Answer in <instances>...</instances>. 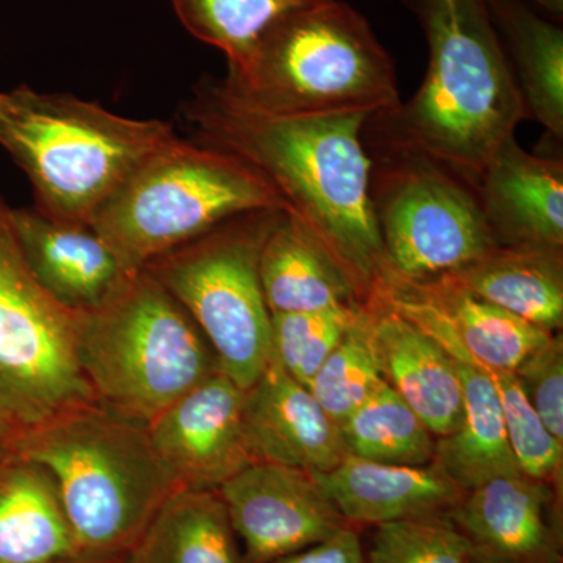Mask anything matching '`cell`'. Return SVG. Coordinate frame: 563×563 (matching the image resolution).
Masks as SVG:
<instances>
[{"mask_svg":"<svg viewBox=\"0 0 563 563\" xmlns=\"http://www.w3.org/2000/svg\"><path fill=\"white\" fill-rule=\"evenodd\" d=\"M199 141L250 165L354 285L361 301L384 272L372 201L368 117H276L246 109L203 80L187 107Z\"/></svg>","mask_w":563,"mask_h":563,"instance_id":"obj_1","label":"cell"},{"mask_svg":"<svg viewBox=\"0 0 563 563\" xmlns=\"http://www.w3.org/2000/svg\"><path fill=\"white\" fill-rule=\"evenodd\" d=\"M399 2L424 32L428 70L409 102L366 121L373 147L418 152L476 191L493 154L528 120L487 2Z\"/></svg>","mask_w":563,"mask_h":563,"instance_id":"obj_2","label":"cell"},{"mask_svg":"<svg viewBox=\"0 0 563 563\" xmlns=\"http://www.w3.org/2000/svg\"><path fill=\"white\" fill-rule=\"evenodd\" d=\"M13 448L49 472L80 554L131 553L179 490L152 446L146 422L99 402L18 435Z\"/></svg>","mask_w":563,"mask_h":563,"instance_id":"obj_3","label":"cell"},{"mask_svg":"<svg viewBox=\"0 0 563 563\" xmlns=\"http://www.w3.org/2000/svg\"><path fill=\"white\" fill-rule=\"evenodd\" d=\"M218 85L240 106L276 117L374 118L401 103L390 55L365 16L342 0L276 22Z\"/></svg>","mask_w":563,"mask_h":563,"instance_id":"obj_4","label":"cell"},{"mask_svg":"<svg viewBox=\"0 0 563 563\" xmlns=\"http://www.w3.org/2000/svg\"><path fill=\"white\" fill-rule=\"evenodd\" d=\"M173 125L133 120L29 85L0 91V146L31 180L35 209L68 224L96 213L136 168L176 139Z\"/></svg>","mask_w":563,"mask_h":563,"instance_id":"obj_5","label":"cell"},{"mask_svg":"<svg viewBox=\"0 0 563 563\" xmlns=\"http://www.w3.org/2000/svg\"><path fill=\"white\" fill-rule=\"evenodd\" d=\"M76 355L99 404L146 424L220 372L201 329L146 269L77 312Z\"/></svg>","mask_w":563,"mask_h":563,"instance_id":"obj_6","label":"cell"},{"mask_svg":"<svg viewBox=\"0 0 563 563\" xmlns=\"http://www.w3.org/2000/svg\"><path fill=\"white\" fill-rule=\"evenodd\" d=\"M285 203L235 155L176 136L151 154L96 213L90 228L129 274L222 222Z\"/></svg>","mask_w":563,"mask_h":563,"instance_id":"obj_7","label":"cell"},{"mask_svg":"<svg viewBox=\"0 0 563 563\" xmlns=\"http://www.w3.org/2000/svg\"><path fill=\"white\" fill-rule=\"evenodd\" d=\"M282 213L239 214L143 268L187 310L217 355L220 372L243 391L272 361V313L258 261Z\"/></svg>","mask_w":563,"mask_h":563,"instance_id":"obj_8","label":"cell"},{"mask_svg":"<svg viewBox=\"0 0 563 563\" xmlns=\"http://www.w3.org/2000/svg\"><path fill=\"white\" fill-rule=\"evenodd\" d=\"M76 317L33 277L0 192V431L11 440L98 402L77 362Z\"/></svg>","mask_w":563,"mask_h":563,"instance_id":"obj_9","label":"cell"},{"mask_svg":"<svg viewBox=\"0 0 563 563\" xmlns=\"http://www.w3.org/2000/svg\"><path fill=\"white\" fill-rule=\"evenodd\" d=\"M372 201L384 272L402 280L453 274L496 246L476 191L410 151L374 150ZM380 279V277H379Z\"/></svg>","mask_w":563,"mask_h":563,"instance_id":"obj_10","label":"cell"},{"mask_svg":"<svg viewBox=\"0 0 563 563\" xmlns=\"http://www.w3.org/2000/svg\"><path fill=\"white\" fill-rule=\"evenodd\" d=\"M244 563H269L324 542L346 526L312 474L254 462L218 488Z\"/></svg>","mask_w":563,"mask_h":563,"instance_id":"obj_11","label":"cell"},{"mask_svg":"<svg viewBox=\"0 0 563 563\" xmlns=\"http://www.w3.org/2000/svg\"><path fill=\"white\" fill-rule=\"evenodd\" d=\"M147 432L179 488L218 490L257 462L244 429V391L221 372L163 410Z\"/></svg>","mask_w":563,"mask_h":563,"instance_id":"obj_12","label":"cell"},{"mask_svg":"<svg viewBox=\"0 0 563 563\" xmlns=\"http://www.w3.org/2000/svg\"><path fill=\"white\" fill-rule=\"evenodd\" d=\"M477 558L493 563H562L561 526L550 484L523 473L466 492L450 514Z\"/></svg>","mask_w":563,"mask_h":563,"instance_id":"obj_13","label":"cell"},{"mask_svg":"<svg viewBox=\"0 0 563 563\" xmlns=\"http://www.w3.org/2000/svg\"><path fill=\"white\" fill-rule=\"evenodd\" d=\"M244 429L257 462L322 473L347 455L340 426L273 357L244 391Z\"/></svg>","mask_w":563,"mask_h":563,"instance_id":"obj_14","label":"cell"},{"mask_svg":"<svg viewBox=\"0 0 563 563\" xmlns=\"http://www.w3.org/2000/svg\"><path fill=\"white\" fill-rule=\"evenodd\" d=\"M499 246H563V163L529 154L515 136L493 154L476 185Z\"/></svg>","mask_w":563,"mask_h":563,"instance_id":"obj_15","label":"cell"},{"mask_svg":"<svg viewBox=\"0 0 563 563\" xmlns=\"http://www.w3.org/2000/svg\"><path fill=\"white\" fill-rule=\"evenodd\" d=\"M13 224L33 277L70 312L101 306L129 276L90 225L51 220L35 207L13 209Z\"/></svg>","mask_w":563,"mask_h":563,"instance_id":"obj_16","label":"cell"},{"mask_svg":"<svg viewBox=\"0 0 563 563\" xmlns=\"http://www.w3.org/2000/svg\"><path fill=\"white\" fill-rule=\"evenodd\" d=\"M366 307L385 380L437 439L451 435L463 417L462 385L453 357L376 296L366 299Z\"/></svg>","mask_w":563,"mask_h":563,"instance_id":"obj_17","label":"cell"},{"mask_svg":"<svg viewBox=\"0 0 563 563\" xmlns=\"http://www.w3.org/2000/svg\"><path fill=\"white\" fill-rule=\"evenodd\" d=\"M310 474L351 526L451 514L466 493L435 462L387 465L346 455L335 468Z\"/></svg>","mask_w":563,"mask_h":563,"instance_id":"obj_18","label":"cell"},{"mask_svg":"<svg viewBox=\"0 0 563 563\" xmlns=\"http://www.w3.org/2000/svg\"><path fill=\"white\" fill-rule=\"evenodd\" d=\"M432 339L453 357L463 398L461 426L451 435L437 440V465L465 492L495 477L521 473L507 439L498 393L487 369L454 340Z\"/></svg>","mask_w":563,"mask_h":563,"instance_id":"obj_19","label":"cell"},{"mask_svg":"<svg viewBox=\"0 0 563 563\" xmlns=\"http://www.w3.org/2000/svg\"><path fill=\"white\" fill-rule=\"evenodd\" d=\"M450 276L477 298L537 328L553 333L562 328V247L496 244Z\"/></svg>","mask_w":563,"mask_h":563,"instance_id":"obj_20","label":"cell"},{"mask_svg":"<svg viewBox=\"0 0 563 563\" xmlns=\"http://www.w3.org/2000/svg\"><path fill=\"white\" fill-rule=\"evenodd\" d=\"M80 554L49 472L14 454L0 465V563H54Z\"/></svg>","mask_w":563,"mask_h":563,"instance_id":"obj_21","label":"cell"},{"mask_svg":"<svg viewBox=\"0 0 563 563\" xmlns=\"http://www.w3.org/2000/svg\"><path fill=\"white\" fill-rule=\"evenodd\" d=\"M269 313H313L361 303L354 285L298 221L282 213L258 261Z\"/></svg>","mask_w":563,"mask_h":563,"instance_id":"obj_22","label":"cell"},{"mask_svg":"<svg viewBox=\"0 0 563 563\" xmlns=\"http://www.w3.org/2000/svg\"><path fill=\"white\" fill-rule=\"evenodd\" d=\"M512 68L526 118L563 136V31L525 0H485Z\"/></svg>","mask_w":563,"mask_h":563,"instance_id":"obj_23","label":"cell"},{"mask_svg":"<svg viewBox=\"0 0 563 563\" xmlns=\"http://www.w3.org/2000/svg\"><path fill=\"white\" fill-rule=\"evenodd\" d=\"M129 563H244L218 490L179 488L128 554Z\"/></svg>","mask_w":563,"mask_h":563,"instance_id":"obj_24","label":"cell"},{"mask_svg":"<svg viewBox=\"0 0 563 563\" xmlns=\"http://www.w3.org/2000/svg\"><path fill=\"white\" fill-rule=\"evenodd\" d=\"M340 431L346 454L363 461L402 466L435 462V435L387 380Z\"/></svg>","mask_w":563,"mask_h":563,"instance_id":"obj_25","label":"cell"},{"mask_svg":"<svg viewBox=\"0 0 563 563\" xmlns=\"http://www.w3.org/2000/svg\"><path fill=\"white\" fill-rule=\"evenodd\" d=\"M321 2L325 0H172L181 25L220 49L228 70L240 68L276 22Z\"/></svg>","mask_w":563,"mask_h":563,"instance_id":"obj_26","label":"cell"},{"mask_svg":"<svg viewBox=\"0 0 563 563\" xmlns=\"http://www.w3.org/2000/svg\"><path fill=\"white\" fill-rule=\"evenodd\" d=\"M384 383L369 328V310L363 302L361 313L307 388L324 412L340 426L363 402L368 401Z\"/></svg>","mask_w":563,"mask_h":563,"instance_id":"obj_27","label":"cell"},{"mask_svg":"<svg viewBox=\"0 0 563 563\" xmlns=\"http://www.w3.org/2000/svg\"><path fill=\"white\" fill-rule=\"evenodd\" d=\"M363 302L313 313L272 314V357L296 383L310 384L342 342Z\"/></svg>","mask_w":563,"mask_h":563,"instance_id":"obj_28","label":"cell"},{"mask_svg":"<svg viewBox=\"0 0 563 563\" xmlns=\"http://www.w3.org/2000/svg\"><path fill=\"white\" fill-rule=\"evenodd\" d=\"M473 543L450 514L376 526L365 563H472Z\"/></svg>","mask_w":563,"mask_h":563,"instance_id":"obj_29","label":"cell"},{"mask_svg":"<svg viewBox=\"0 0 563 563\" xmlns=\"http://www.w3.org/2000/svg\"><path fill=\"white\" fill-rule=\"evenodd\" d=\"M485 369L498 393L507 439L518 468L532 479L558 484L562 474L563 443L540 420L514 372L487 366Z\"/></svg>","mask_w":563,"mask_h":563,"instance_id":"obj_30","label":"cell"},{"mask_svg":"<svg viewBox=\"0 0 563 563\" xmlns=\"http://www.w3.org/2000/svg\"><path fill=\"white\" fill-rule=\"evenodd\" d=\"M526 398L540 420L563 443V344L551 336L515 369Z\"/></svg>","mask_w":563,"mask_h":563,"instance_id":"obj_31","label":"cell"},{"mask_svg":"<svg viewBox=\"0 0 563 563\" xmlns=\"http://www.w3.org/2000/svg\"><path fill=\"white\" fill-rule=\"evenodd\" d=\"M269 563H365V553L357 531L346 526L324 542Z\"/></svg>","mask_w":563,"mask_h":563,"instance_id":"obj_32","label":"cell"},{"mask_svg":"<svg viewBox=\"0 0 563 563\" xmlns=\"http://www.w3.org/2000/svg\"><path fill=\"white\" fill-rule=\"evenodd\" d=\"M54 563H129L128 554L125 555H90L77 554L74 558L63 559V561Z\"/></svg>","mask_w":563,"mask_h":563,"instance_id":"obj_33","label":"cell"},{"mask_svg":"<svg viewBox=\"0 0 563 563\" xmlns=\"http://www.w3.org/2000/svg\"><path fill=\"white\" fill-rule=\"evenodd\" d=\"M529 5H536L537 9L544 11L551 20L562 22L563 0H525Z\"/></svg>","mask_w":563,"mask_h":563,"instance_id":"obj_34","label":"cell"},{"mask_svg":"<svg viewBox=\"0 0 563 563\" xmlns=\"http://www.w3.org/2000/svg\"><path fill=\"white\" fill-rule=\"evenodd\" d=\"M14 454H16V451L13 448V440H11L9 433L0 431V465L13 457Z\"/></svg>","mask_w":563,"mask_h":563,"instance_id":"obj_35","label":"cell"},{"mask_svg":"<svg viewBox=\"0 0 563 563\" xmlns=\"http://www.w3.org/2000/svg\"><path fill=\"white\" fill-rule=\"evenodd\" d=\"M472 563H493V562H490V561H485V559H483V558H477V555H476V558H474V559H473Z\"/></svg>","mask_w":563,"mask_h":563,"instance_id":"obj_36","label":"cell"}]
</instances>
